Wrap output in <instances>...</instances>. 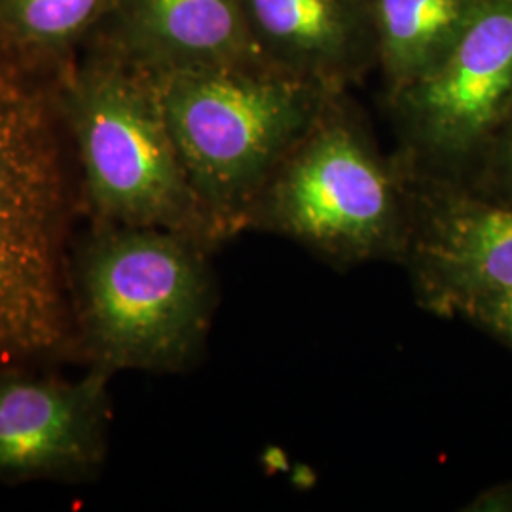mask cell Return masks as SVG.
Here are the masks:
<instances>
[{
    "instance_id": "12",
    "label": "cell",
    "mask_w": 512,
    "mask_h": 512,
    "mask_svg": "<svg viewBox=\"0 0 512 512\" xmlns=\"http://www.w3.org/2000/svg\"><path fill=\"white\" fill-rule=\"evenodd\" d=\"M118 0H0V55L55 80L84 50Z\"/></svg>"
},
{
    "instance_id": "9",
    "label": "cell",
    "mask_w": 512,
    "mask_h": 512,
    "mask_svg": "<svg viewBox=\"0 0 512 512\" xmlns=\"http://www.w3.org/2000/svg\"><path fill=\"white\" fill-rule=\"evenodd\" d=\"M260 61L330 92L378 67L372 0H243Z\"/></svg>"
},
{
    "instance_id": "4",
    "label": "cell",
    "mask_w": 512,
    "mask_h": 512,
    "mask_svg": "<svg viewBox=\"0 0 512 512\" xmlns=\"http://www.w3.org/2000/svg\"><path fill=\"white\" fill-rule=\"evenodd\" d=\"M55 101L93 224L152 226L213 245L165 120L154 74L86 46L55 76Z\"/></svg>"
},
{
    "instance_id": "5",
    "label": "cell",
    "mask_w": 512,
    "mask_h": 512,
    "mask_svg": "<svg viewBox=\"0 0 512 512\" xmlns=\"http://www.w3.org/2000/svg\"><path fill=\"white\" fill-rule=\"evenodd\" d=\"M336 260H365L403 236L399 183L338 95L266 186L255 220Z\"/></svg>"
},
{
    "instance_id": "15",
    "label": "cell",
    "mask_w": 512,
    "mask_h": 512,
    "mask_svg": "<svg viewBox=\"0 0 512 512\" xmlns=\"http://www.w3.org/2000/svg\"><path fill=\"white\" fill-rule=\"evenodd\" d=\"M471 511L512 512V482L494 486L476 497Z\"/></svg>"
},
{
    "instance_id": "2",
    "label": "cell",
    "mask_w": 512,
    "mask_h": 512,
    "mask_svg": "<svg viewBox=\"0 0 512 512\" xmlns=\"http://www.w3.org/2000/svg\"><path fill=\"white\" fill-rule=\"evenodd\" d=\"M207 249L175 230L92 222L67 262L73 351L109 374L194 365L215 311Z\"/></svg>"
},
{
    "instance_id": "8",
    "label": "cell",
    "mask_w": 512,
    "mask_h": 512,
    "mask_svg": "<svg viewBox=\"0 0 512 512\" xmlns=\"http://www.w3.org/2000/svg\"><path fill=\"white\" fill-rule=\"evenodd\" d=\"M86 46L150 74L264 65L243 0H118Z\"/></svg>"
},
{
    "instance_id": "10",
    "label": "cell",
    "mask_w": 512,
    "mask_h": 512,
    "mask_svg": "<svg viewBox=\"0 0 512 512\" xmlns=\"http://www.w3.org/2000/svg\"><path fill=\"white\" fill-rule=\"evenodd\" d=\"M414 268L431 310L461 298L512 289V202L440 200L421 222Z\"/></svg>"
},
{
    "instance_id": "14",
    "label": "cell",
    "mask_w": 512,
    "mask_h": 512,
    "mask_svg": "<svg viewBox=\"0 0 512 512\" xmlns=\"http://www.w3.org/2000/svg\"><path fill=\"white\" fill-rule=\"evenodd\" d=\"M494 173L499 188L512 200V110L495 135Z\"/></svg>"
},
{
    "instance_id": "13",
    "label": "cell",
    "mask_w": 512,
    "mask_h": 512,
    "mask_svg": "<svg viewBox=\"0 0 512 512\" xmlns=\"http://www.w3.org/2000/svg\"><path fill=\"white\" fill-rule=\"evenodd\" d=\"M446 315H461L512 348V289L461 298Z\"/></svg>"
},
{
    "instance_id": "11",
    "label": "cell",
    "mask_w": 512,
    "mask_h": 512,
    "mask_svg": "<svg viewBox=\"0 0 512 512\" xmlns=\"http://www.w3.org/2000/svg\"><path fill=\"white\" fill-rule=\"evenodd\" d=\"M478 4L480 0H372L378 69L389 95L439 65Z\"/></svg>"
},
{
    "instance_id": "7",
    "label": "cell",
    "mask_w": 512,
    "mask_h": 512,
    "mask_svg": "<svg viewBox=\"0 0 512 512\" xmlns=\"http://www.w3.org/2000/svg\"><path fill=\"white\" fill-rule=\"evenodd\" d=\"M0 366V480L88 482L109 456L112 374L78 378Z\"/></svg>"
},
{
    "instance_id": "3",
    "label": "cell",
    "mask_w": 512,
    "mask_h": 512,
    "mask_svg": "<svg viewBox=\"0 0 512 512\" xmlns=\"http://www.w3.org/2000/svg\"><path fill=\"white\" fill-rule=\"evenodd\" d=\"M154 78L213 243L255 220L275 171L340 95L264 65Z\"/></svg>"
},
{
    "instance_id": "1",
    "label": "cell",
    "mask_w": 512,
    "mask_h": 512,
    "mask_svg": "<svg viewBox=\"0 0 512 512\" xmlns=\"http://www.w3.org/2000/svg\"><path fill=\"white\" fill-rule=\"evenodd\" d=\"M73 150L54 80L0 55V366L73 351L69 228Z\"/></svg>"
},
{
    "instance_id": "6",
    "label": "cell",
    "mask_w": 512,
    "mask_h": 512,
    "mask_svg": "<svg viewBox=\"0 0 512 512\" xmlns=\"http://www.w3.org/2000/svg\"><path fill=\"white\" fill-rule=\"evenodd\" d=\"M389 97L425 167L461 164L494 141L512 110V0H480L439 65Z\"/></svg>"
}]
</instances>
